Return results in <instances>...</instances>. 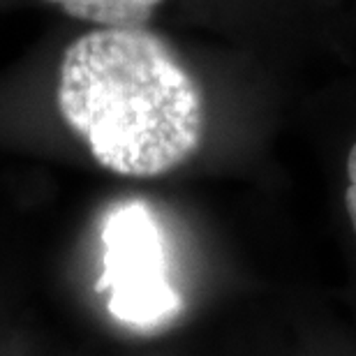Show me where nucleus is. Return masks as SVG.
<instances>
[{
    "label": "nucleus",
    "instance_id": "obj_1",
    "mask_svg": "<svg viewBox=\"0 0 356 356\" xmlns=\"http://www.w3.org/2000/svg\"><path fill=\"white\" fill-rule=\"evenodd\" d=\"M58 109L99 167L132 178L172 172L204 139L202 90L158 35L102 28L67 47Z\"/></svg>",
    "mask_w": 356,
    "mask_h": 356
},
{
    "label": "nucleus",
    "instance_id": "obj_2",
    "mask_svg": "<svg viewBox=\"0 0 356 356\" xmlns=\"http://www.w3.org/2000/svg\"><path fill=\"white\" fill-rule=\"evenodd\" d=\"M104 273L97 291L109 312L134 329H155L181 310V296L169 280L160 225L141 202L118 204L102 225Z\"/></svg>",
    "mask_w": 356,
    "mask_h": 356
},
{
    "label": "nucleus",
    "instance_id": "obj_3",
    "mask_svg": "<svg viewBox=\"0 0 356 356\" xmlns=\"http://www.w3.org/2000/svg\"><path fill=\"white\" fill-rule=\"evenodd\" d=\"M49 3L60 5L74 19L104 28L134 31L148 26L153 10L162 0H49Z\"/></svg>",
    "mask_w": 356,
    "mask_h": 356
},
{
    "label": "nucleus",
    "instance_id": "obj_4",
    "mask_svg": "<svg viewBox=\"0 0 356 356\" xmlns=\"http://www.w3.org/2000/svg\"><path fill=\"white\" fill-rule=\"evenodd\" d=\"M347 178H350V185H347V192H345V204H347V213H350V220L356 234V144L352 146L350 158H347Z\"/></svg>",
    "mask_w": 356,
    "mask_h": 356
}]
</instances>
